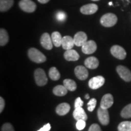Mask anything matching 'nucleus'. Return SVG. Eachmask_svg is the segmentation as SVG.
I'll return each mask as SVG.
<instances>
[{
	"mask_svg": "<svg viewBox=\"0 0 131 131\" xmlns=\"http://www.w3.org/2000/svg\"><path fill=\"white\" fill-rule=\"evenodd\" d=\"M28 57L31 61L37 63H42L46 61V57L42 52L35 48H30L28 50Z\"/></svg>",
	"mask_w": 131,
	"mask_h": 131,
	"instance_id": "obj_1",
	"label": "nucleus"
},
{
	"mask_svg": "<svg viewBox=\"0 0 131 131\" xmlns=\"http://www.w3.org/2000/svg\"><path fill=\"white\" fill-rule=\"evenodd\" d=\"M117 21V16L115 15L112 13H107L101 16L100 23L104 27H111L115 25Z\"/></svg>",
	"mask_w": 131,
	"mask_h": 131,
	"instance_id": "obj_2",
	"label": "nucleus"
},
{
	"mask_svg": "<svg viewBox=\"0 0 131 131\" xmlns=\"http://www.w3.org/2000/svg\"><path fill=\"white\" fill-rule=\"evenodd\" d=\"M34 77H35L36 84L38 86H43L47 83L48 79H47L45 70L42 69H37L34 72Z\"/></svg>",
	"mask_w": 131,
	"mask_h": 131,
	"instance_id": "obj_3",
	"label": "nucleus"
},
{
	"mask_svg": "<svg viewBox=\"0 0 131 131\" xmlns=\"http://www.w3.org/2000/svg\"><path fill=\"white\" fill-rule=\"evenodd\" d=\"M19 6L23 11L27 13H33L37 9V5L32 0H21Z\"/></svg>",
	"mask_w": 131,
	"mask_h": 131,
	"instance_id": "obj_4",
	"label": "nucleus"
},
{
	"mask_svg": "<svg viewBox=\"0 0 131 131\" xmlns=\"http://www.w3.org/2000/svg\"><path fill=\"white\" fill-rule=\"evenodd\" d=\"M111 53L114 57L118 60H124L126 57V52L122 46L114 45L111 47Z\"/></svg>",
	"mask_w": 131,
	"mask_h": 131,
	"instance_id": "obj_5",
	"label": "nucleus"
},
{
	"mask_svg": "<svg viewBox=\"0 0 131 131\" xmlns=\"http://www.w3.org/2000/svg\"><path fill=\"white\" fill-rule=\"evenodd\" d=\"M97 115L98 119L101 124L104 126L107 125L109 123V114L107 109H103L100 107L97 111Z\"/></svg>",
	"mask_w": 131,
	"mask_h": 131,
	"instance_id": "obj_6",
	"label": "nucleus"
},
{
	"mask_svg": "<svg viewBox=\"0 0 131 131\" xmlns=\"http://www.w3.org/2000/svg\"><path fill=\"white\" fill-rule=\"evenodd\" d=\"M117 72L119 76L124 81L129 82L131 81V72L128 68L123 66H118L117 67Z\"/></svg>",
	"mask_w": 131,
	"mask_h": 131,
	"instance_id": "obj_7",
	"label": "nucleus"
},
{
	"mask_svg": "<svg viewBox=\"0 0 131 131\" xmlns=\"http://www.w3.org/2000/svg\"><path fill=\"white\" fill-rule=\"evenodd\" d=\"M81 47L82 52L87 55L94 53L97 49L96 42L93 40L87 41Z\"/></svg>",
	"mask_w": 131,
	"mask_h": 131,
	"instance_id": "obj_8",
	"label": "nucleus"
},
{
	"mask_svg": "<svg viewBox=\"0 0 131 131\" xmlns=\"http://www.w3.org/2000/svg\"><path fill=\"white\" fill-rule=\"evenodd\" d=\"M105 79L102 76H96L92 78L89 81V86L92 89H97L103 86Z\"/></svg>",
	"mask_w": 131,
	"mask_h": 131,
	"instance_id": "obj_9",
	"label": "nucleus"
},
{
	"mask_svg": "<svg viewBox=\"0 0 131 131\" xmlns=\"http://www.w3.org/2000/svg\"><path fill=\"white\" fill-rule=\"evenodd\" d=\"M40 43L44 48L47 50H51L53 48V42L52 38L48 33H45L41 35L40 38Z\"/></svg>",
	"mask_w": 131,
	"mask_h": 131,
	"instance_id": "obj_10",
	"label": "nucleus"
},
{
	"mask_svg": "<svg viewBox=\"0 0 131 131\" xmlns=\"http://www.w3.org/2000/svg\"><path fill=\"white\" fill-rule=\"evenodd\" d=\"M75 76L78 79L80 80H85L88 77L89 73L88 70L85 67L83 66H78L75 68L74 70Z\"/></svg>",
	"mask_w": 131,
	"mask_h": 131,
	"instance_id": "obj_11",
	"label": "nucleus"
},
{
	"mask_svg": "<svg viewBox=\"0 0 131 131\" xmlns=\"http://www.w3.org/2000/svg\"><path fill=\"white\" fill-rule=\"evenodd\" d=\"M75 45L77 46H82L88 41V36L84 32H78L75 34L73 38Z\"/></svg>",
	"mask_w": 131,
	"mask_h": 131,
	"instance_id": "obj_12",
	"label": "nucleus"
},
{
	"mask_svg": "<svg viewBox=\"0 0 131 131\" xmlns=\"http://www.w3.org/2000/svg\"><path fill=\"white\" fill-rule=\"evenodd\" d=\"M98 6L95 4H88L83 6L80 8V12L84 15H92L97 12Z\"/></svg>",
	"mask_w": 131,
	"mask_h": 131,
	"instance_id": "obj_13",
	"label": "nucleus"
},
{
	"mask_svg": "<svg viewBox=\"0 0 131 131\" xmlns=\"http://www.w3.org/2000/svg\"><path fill=\"white\" fill-rule=\"evenodd\" d=\"M114 97L111 94H106L102 97L101 100L100 107L103 109H109L113 105Z\"/></svg>",
	"mask_w": 131,
	"mask_h": 131,
	"instance_id": "obj_14",
	"label": "nucleus"
},
{
	"mask_svg": "<svg viewBox=\"0 0 131 131\" xmlns=\"http://www.w3.org/2000/svg\"><path fill=\"white\" fill-rule=\"evenodd\" d=\"M64 57L67 61H75L80 58L79 54L76 50H73V49H69V50H66V51L64 53Z\"/></svg>",
	"mask_w": 131,
	"mask_h": 131,
	"instance_id": "obj_15",
	"label": "nucleus"
},
{
	"mask_svg": "<svg viewBox=\"0 0 131 131\" xmlns=\"http://www.w3.org/2000/svg\"><path fill=\"white\" fill-rule=\"evenodd\" d=\"M85 66L91 69H95L99 66V61L96 57H90L86 58L84 61Z\"/></svg>",
	"mask_w": 131,
	"mask_h": 131,
	"instance_id": "obj_16",
	"label": "nucleus"
},
{
	"mask_svg": "<svg viewBox=\"0 0 131 131\" xmlns=\"http://www.w3.org/2000/svg\"><path fill=\"white\" fill-rule=\"evenodd\" d=\"M73 117L77 121L80 120V119L86 121L88 119V115L82 107L75 108L73 112Z\"/></svg>",
	"mask_w": 131,
	"mask_h": 131,
	"instance_id": "obj_17",
	"label": "nucleus"
},
{
	"mask_svg": "<svg viewBox=\"0 0 131 131\" xmlns=\"http://www.w3.org/2000/svg\"><path fill=\"white\" fill-rule=\"evenodd\" d=\"M75 45L73 38L70 36H65L62 39V47L65 50H69L73 48Z\"/></svg>",
	"mask_w": 131,
	"mask_h": 131,
	"instance_id": "obj_18",
	"label": "nucleus"
},
{
	"mask_svg": "<svg viewBox=\"0 0 131 131\" xmlns=\"http://www.w3.org/2000/svg\"><path fill=\"white\" fill-rule=\"evenodd\" d=\"M70 109V105L67 103H63L58 104L56 107V112L59 115H65L69 112Z\"/></svg>",
	"mask_w": 131,
	"mask_h": 131,
	"instance_id": "obj_19",
	"label": "nucleus"
},
{
	"mask_svg": "<svg viewBox=\"0 0 131 131\" xmlns=\"http://www.w3.org/2000/svg\"><path fill=\"white\" fill-rule=\"evenodd\" d=\"M14 0H0V11L7 12L14 5Z\"/></svg>",
	"mask_w": 131,
	"mask_h": 131,
	"instance_id": "obj_20",
	"label": "nucleus"
},
{
	"mask_svg": "<svg viewBox=\"0 0 131 131\" xmlns=\"http://www.w3.org/2000/svg\"><path fill=\"white\" fill-rule=\"evenodd\" d=\"M51 38L53 45L55 47H60L62 45V39L61 34L58 32H53L51 35Z\"/></svg>",
	"mask_w": 131,
	"mask_h": 131,
	"instance_id": "obj_21",
	"label": "nucleus"
},
{
	"mask_svg": "<svg viewBox=\"0 0 131 131\" xmlns=\"http://www.w3.org/2000/svg\"><path fill=\"white\" fill-rule=\"evenodd\" d=\"M68 90L65 88L64 86L58 85L55 86L53 89V93L54 95L59 96H64L68 94Z\"/></svg>",
	"mask_w": 131,
	"mask_h": 131,
	"instance_id": "obj_22",
	"label": "nucleus"
},
{
	"mask_svg": "<svg viewBox=\"0 0 131 131\" xmlns=\"http://www.w3.org/2000/svg\"><path fill=\"white\" fill-rule=\"evenodd\" d=\"M9 41V35L4 29L0 30V46H4Z\"/></svg>",
	"mask_w": 131,
	"mask_h": 131,
	"instance_id": "obj_23",
	"label": "nucleus"
},
{
	"mask_svg": "<svg viewBox=\"0 0 131 131\" xmlns=\"http://www.w3.org/2000/svg\"><path fill=\"white\" fill-rule=\"evenodd\" d=\"M63 85L68 91H75L77 89L76 83L72 80L66 79L63 81Z\"/></svg>",
	"mask_w": 131,
	"mask_h": 131,
	"instance_id": "obj_24",
	"label": "nucleus"
},
{
	"mask_svg": "<svg viewBox=\"0 0 131 131\" xmlns=\"http://www.w3.org/2000/svg\"><path fill=\"white\" fill-rule=\"evenodd\" d=\"M49 76L51 80L53 81H57L60 79V73L56 68L52 67L49 69Z\"/></svg>",
	"mask_w": 131,
	"mask_h": 131,
	"instance_id": "obj_25",
	"label": "nucleus"
},
{
	"mask_svg": "<svg viewBox=\"0 0 131 131\" xmlns=\"http://www.w3.org/2000/svg\"><path fill=\"white\" fill-rule=\"evenodd\" d=\"M118 131H131V122L126 121L119 124L118 126Z\"/></svg>",
	"mask_w": 131,
	"mask_h": 131,
	"instance_id": "obj_26",
	"label": "nucleus"
},
{
	"mask_svg": "<svg viewBox=\"0 0 131 131\" xmlns=\"http://www.w3.org/2000/svg\"><path fill=\"white\" fill-rule=\"evenodd\" d=\"M121 116L124 118H131V103L123 109L121 112Z\"/></svg>",
	"mask_w": 131,
	"mask_h": 131,
	"instance_id": "obj_27",
	"label": "nucleus"
},
{
	"mask_svg": "<svg viewBox=\"0 0 131 131\" xmlns=\"http://www.w3.org/2000/svg\"><path fill=\"white\" fill-rule=\"evenodd\" d=\"M55 17H56V19L57 21H60V22H63L66 20V19L67 15L63 11L60 10L58 11L56 13V15H55Z\"/></svg>",
	"mask_w": 131,
	"mask_h": 131,
	"instance_id": "obj_28",
	"label": "nucleus"
},
{
	"mask_svg": "<svg viewBox=\"0 0 131 131\" xmlns=\"http://www.w3.org/2000/svg\"><path fill=\"white\" fill-rule=\"evenodd\" d=\"M96 105V100L95 98H92L88 103V109L89 112H92Z\"/></svg>",
	"mask_w": 131,
	"mask_h": 131,
	"instance_id": "obj_29",
	"label": "nucleus"
},
{
	"mask_svg": "<svg viewBox=\"0 0 131 131\" xmlns=\"http://www.w3.org/2000/svg\"><path fill=\"white\" fill-rule=\"evenodd\" d=\"M1 131H15L13 126L9 123H6L1 127Z\"/></svg>",
	"mask_w": 131,
	"mask_h": 131,
	"instance_id": "obj_30",
	"label": "nucleus"
},
{
	"mask_svg": "<svg viewBox=\"0 0 131 131\" xmlns=\"http://www.w3.org/2000/svg\"><path fill=\"white\" fill-rule=\"evenodd\" d=\"M86 121L83 120V119H80V120H78L77 122L76 127L78 130H83L86 127Z\"/></svg>",
	"mask_w": 131,
	"mask_h": 131,
	"instance_id": "obj_31",
	"label": "nucleus"
},
{
	"mask_svg": "<svg viewBox=\"0 0 131 131\" xmlns=\"http://www.w3.org/2000/svg\"><path fill=\"white\" fill-rule=\"evenodd\" d=\"M88 131H102L100 127V126L97 124H92L90 126Z\"/></svg>",
	"mask_w": 131,
	"mask_h": 131,
	"instance_id": "obj_32",
	"label": "nucleus"
},
{
	"mask_svg": "<svg viewBox=\"0 0 131 131\" xmlns=\"http://www.w3.org/2000/svg\"><path fill=\"white\" fill-rule=\"evenodd\" d=\"M83 101L81 100V98L78 97L75 100V107L78 108V107H81L83 106Z\"/></svg>",
	"mask_w": 131,
	"mask_h": 131,
	"instance_id": "obj_33",
	"label": "nucleus"
},
{
	"mask_svg": "<svg viewBox=\"0 0 131 131\" xmlns=\"http://www.w3.org/2000/svg\"><path fill=\"white\" fill-rule=\"evenodd\" d=\"M50 129H51L50 124L49 123H47L37 131H49L50 130Z\"/></svg>",
	"mask_w": 131,
	"mask_h": 131,
	"instance_id": "obj_34",
	"label": "nucleus"
},
{
	"mask_svg": "<svg viewBox=\"0 0 131 131\" xmlns=\"http://www.w3.org/2000/svg\"><path fill=\"white\" fill-rule=\"evenodd\" d=\"M5 107V101L3 97H0V112H2Z\"/></svg>",
	"mask_w": 131,
	"mask_h": 131,
	"instance_id": "obj_35",
	"label": "nucleus"
},
{
	"mask_svg": "<svg viewBox=\"0 0 131 131\" xmlns=\"http://www.w3.org/2000/svg\"><path fill=\"white\" fill-rule=\"evenodd\" d=\"M50 0H38L39 3L41 4H46L47 3H48Z\"/></svg>",
	"mask_w": 131,
	"mask_h": 131,
	"instance_id": "obj_36",
	"label": "nucleus"
},
{
	"mask_svg": "<svg viewBox=\"0 0 131 131\" xmlns=\"http://www.w3.org/2000/svg\"><path fill=\"white\" fill-rule=\"evenodd\" d=\"M85 98H86V99H89V94H86V95H85Z\"/></svg>",
	"mask_w": 131,
	"mask_h": 131,
	"instance_id": "obj_37",
	"label": "nucleus"
},
{
	"mask_svg": "<svg viewBox=\"0 0 131 131\" xmlns=\"http://www.w3.org/2000/svg\"><path fill=\"white\" fill-rule=\"evenodd\" d=\"M91 1H99V0H91Z\"/></svg>",
	"mask_w": 131,
	"mask_h": 131,
	"instance_id": "obj_38",
	"label": "nucleus"
},
{
	"mask_svg": "<svg viewBox=\"0 0 131 131\" xmlns=\"http://www.w3.org/2000/svg\"><path fill=\"white\" fill-rule=\"evenodd\" d=\"M109 5H112V2L109 3Z\"/></svg>",
	"mask_w": 131,
	"mask_h": 131,
	"instance_id": "obj_39",
	"label": "nucleus"
}]
</instances>
